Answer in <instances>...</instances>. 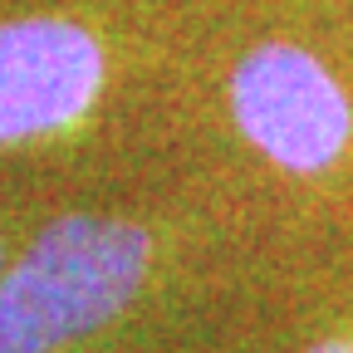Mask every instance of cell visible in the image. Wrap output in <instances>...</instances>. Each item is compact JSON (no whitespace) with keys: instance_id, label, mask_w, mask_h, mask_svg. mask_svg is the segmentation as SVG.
I'll list each match as a JSON object with an SVG mask.
<instances>
[{"instance_id":"6da1fadb","label":"cell","mask_w":353,"mask_h":353,"mask_svg":"<svg viewBox=\"0 0 353 353\" xmlns=\"http://www.w3.org/2000/svg\"><path fill=\"white\" fill-rule=\"evenodd\" d=\"M152 270V236L113 216H64L0 275V353H59L113 324Z\"/></svg>"},{"instance_id":"7a4b0ae2","label":"cell","mask_w":353,"mask_h":353,"mask_svg":"<svg viewBox=\"0 0 353 353\" xmlns=\"http://www.w3.org/2000/svg\"><path fill=\"white\" fill-rule=\"evenodd\" d=\"M241 132L290 172H319L348 143V103L319 59L294 44H260L231 79Z\"/></svg>"},{"instance_id":"3957f363","label":"cell","mask_w":353,"mask_h":353,"mask_svg":"<svg viewBox=\"0 0 353 353\" xmlns=\"http://www.w3.org/2000/svg\"><path fill=\"white\" fill-rule=\"evenodd\" d=\"M103 83V54L69 20L0 25V143L39 138L88 113Z\"/></svg>"},{"instance_id":"277c9868","label":"cell","mask_w":353,"mask_h":353,"mask_svg":"<svg viewBox=\"0 0 353 353\" xmlns=\"http://www.w3.org/2000/svg\"><path fill=\"white\" fill-rule=\"evenodd\" d=\"M309 353H353V334L348 339H324V343H314Z\"/></svg>"}]
</instances>
